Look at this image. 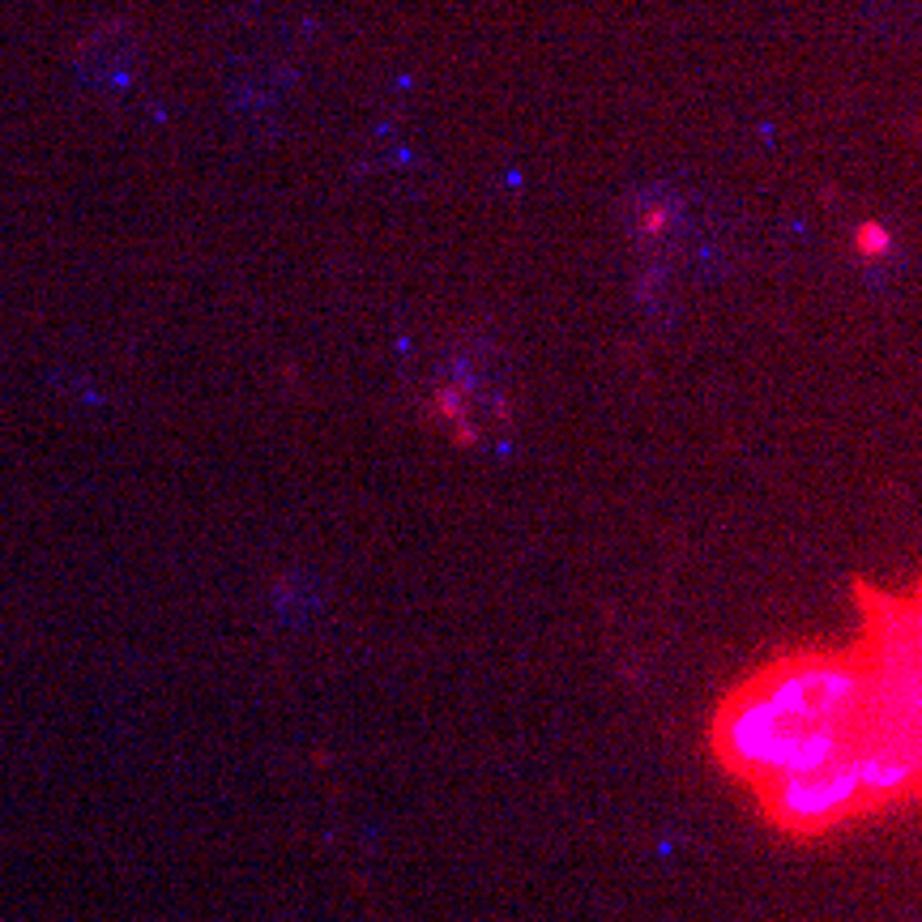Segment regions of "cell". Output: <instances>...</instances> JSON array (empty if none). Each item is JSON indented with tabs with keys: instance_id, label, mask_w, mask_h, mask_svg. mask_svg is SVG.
<instances>
[{
	"instance_id": "6da1fadb",
	"label": "cell",
	"mask_w": 922,
	"mask_h": 922,
	"mask_svg": "<svg viewBox=\"0 0 922 922\" xmlns=\"http://www.w3.org/2000/svg\"><path fill=\"white\" fill-rule=\"evenodd\" d=\"M863 637L747 675L713 713V756L769 820L816 837L901 803L918 782V598L858 585Z\"/></svg>"
},
{
	"instance_id": "7a4b0ae2",
	"label": "cell",
	"mask_w": 922,
	"mask_h": 922,
	"mask_svg": "<svg viewBox=\"0 0 922 922\" xmlns=\"http://www.w3.org/2000/svg\"><path fill=\"white\" fill-rule=\"evenodd\" d=\"M854 248H858V257L863 261H884L888 252H893V231H888L884 222H858Z\"/></svg>"
}]
</instances>
